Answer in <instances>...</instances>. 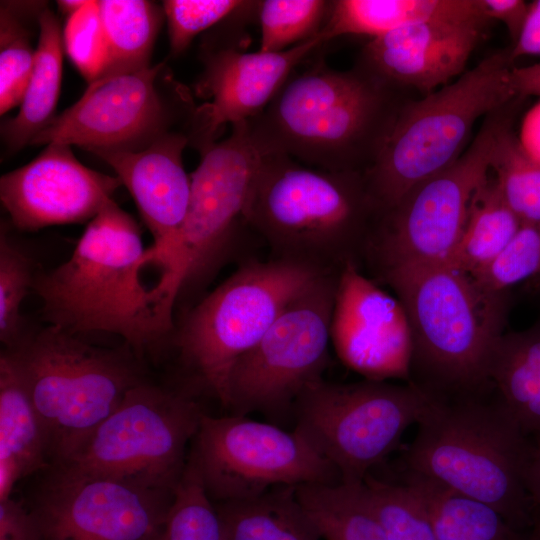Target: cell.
Masks as SVG:
<instances>
[{
    "instance_id": "obj_16",
    "label": "cell",
    "mask_w": 540,
    "mask_h": 540,
    "mask_svg": "<svg viewBox=\"0 0 540 540\" xmlns=\"http://www.w3.org/2000/svg\"><path fill=\"white\" fill-rule=\"evenodd\" d=\"M173 493L52 467L30 509L41 540H152Z\"/></svg>"
},
{
    "instance_id": "obj_44",
    "label": "cell",
    "mask_w": 540,
    "mask_h": 540,
    "mask_svg": "<svg viewBox=\"0 0 540 540\" xmlns=\"http://www.w3.org/2000/svg\"><path fill=\"white\" fill-rule=\"evenodd\" d=\"M511 81L518 96L540 97V62L526 67H513Z\"/></svg>"
},
{
    "instance_id": "obj_1",
    "label": "cell",
    "mask_w": 540,
    "mask_h": 540,
    "mask_svg": "<svg viewBox=\"0 0 540 540\" xmlns=\"http://www.w3.org/2000/svg\"><path fill=\"white\" fill-rule=\"evenodd\" d=\"M431 399V398H430ZM403 454V470L495 508L529 532L535 510L528 492L533 438L492 387L431 399Z\"/></svg>"
},
{
    "instance_id": "obj_46",
    "label": "cell",
    "mask_w": 540,
    "mask_h": 540,
    "mask_svg": "<svg viewBox=\"0 0 540 540\" xmlns=\"http://www.w3.org/2000/svg\"><path fill=\"white\" fill-rule=\"evenodd\" d=\"M87 2L83 0H62L58 1L57 4L61 12L66 14L68 18L85 6Z\"/></svg>"
},
{
    "instance_id": "obj_34",
    "label": "cell",
    "mask_w": 540,
    "mask_h": 540,
    "mask_svg": "<svg viewBox=\"0 0 540 540\" xmlns=\"http://www.w3.org/2000/svg\"><path fill=\"white\" fill-rule=\"evenodd\" d=\"M0 13V112L21 104L31 78L36 50L23 21L26 3L1 2Z\"/></svg>"
},
{
    "instance_id": "obj_19",
    "label": "cell",
    "mask_w": 540,
    "mask_h": 540,
    "mask_svg": "<svg viewBox=\"0 0 540 540\" xmlns=\"http://www.w3.org/2000/svg\"><path fill=\"white\" fill-rule=\"evenodd\" d=\"M83 165L71 146L49 143L31 162L1 176L0 199L13 225L36 231L92 220L121 186Z\"/></svg>"
},
{
    "instance_id": "obj_36",
    "label": "cell",
    "mask_w": 540,
    "mask_h": 540,
    "mask_svg": "<svg viewBox=\"0 0 540 540\" xmlns=\"http://www.w3.org/2000/svg\"><path fill=\"white\" fill-rule=\"evenodd\" d=\"M540 275V221L522 223L502 251L472 275L485 289L507 293L511 287Z\"/></svg>"
},
{
    "instance_id": "obj_48",
    "label": "cell",
    "mask_w": 540,
    "mask_h": 540,
    "mask_svg": "<svg viewBox=\"0 0 540 540\" xmlns=\"http://www.w3.org/2000/svg\"><path fill=\"white\" fill-rule=\"evenodd\" d=\"M152 540H163V531L156 535Z\"/></svg>"
},
{
    "instance_id": "obj_24",
    "label": "cell",
    "mask_w": 540,
    "mask_h": 540,
    "mask_svg": "<svg viewBox=\"0 0 540 540\" xmlns=\"http://www.w3.org/2000/svg\"><path fill=\"white\" fill-rule=\"evenodd\" d=\"M493 391L530 436L540 433V321L504 332L487 374Z\"/></svg>"
},
{
    "instance_id": "obj_41",
    "label": "cell",
    "mask_w": 540,
    "mask_h": 540,
    "mask_svg": "<svg viewBox=\"0 0 540 540\" xmlns=\"http://www.w3.org/2000/svg\"><path fill=\"white\" fill-rule=\"evenodd\" d=\"M484 15L501 21L516 42L528 13L529 4L523 0H479Z\"/></svg>"
},
{
    "instance_id": "obj_18",
    "label": "cell",
    "mask_w": 540,
    "mask_h": 540,
    "mask_svg": "<svg viewBox=\"0 0 540 540\" xmlns=\"http://www.w3.org/2000/svg\"><path fill=\"white\" fill-rule=\"evenodd\" d=\"M330 334L340 360L365 379H409L413 337L406 311L358 264L339 272Z\"/></svg>"
},
{
    "instance_id": "obj_5",
    "label": "cell",
    "mask_w": 540,
    "mask_h": 540,
    "mask_svg": "<svg viewBox=\"0 0 540 540\" xmlns=\"http://www.w3.org/2000/svg\"><path fill=\"white\" fill-rule=\"evenodd\" d=\"M146 250L135 220L111 200L69 259L34 278L45 320L74 335L113 333L135 349L161 338L151 289L141 280Z\"/></svg>"
},
{
    "instance_id": "obj_2",
    "label": "cell",
    "mask_w": 540,
    "mask_h": 540,
    "mask_svg": "<svg viewBox=\"0 0 540 540\" xmlns=\"http://www.w3.org/2000/svg\"><path fill=\"white\" fill-rule=\"evenodd\" d=\"M395 113L384 82L363 68L338 71L319 59L294 70L248 125L260 152L318 169L363 173Z\"/></svg>"
},
{
    "instance_id": "obj_20",
    "label": "cell",
    "mask_w": 540,
    "mask_h": 540,
    "mask_svg": "<svg viewBox=\"0 0 540 540\" xmlns=\"http://www.w3.org/2000/svg\"><path fill=\"white\" fill-rule=\"evenodd\" d=\"M487 21L431 20L393 30L365 45L361 68L389 87L427 95L464 71Z\"/></svg>"
},
{
    "instance_id": "obj_29",
    "label": "cell",
    "mask_w": 540,
    "mask_h": 540,
    "mask_svg": "<svg viewBox=\"0 0 540 540\" xmlns=\"http://www.w3.org/2000/svg\"><path fill=\"white\" fill-rule=\"evenodd\" d=\"M521 224L490 172L473 196L461 237L448 263L475 275L502 251Z\"/></svg>"
},
{
    "instance_id": "obj_38",
    "label": "cell",
    "mask_w": 540,
    "mask_h": 540,
    "mask_svg": "<svg viewBox=\"0 0 540 540\" xmlns=\"http://www.w3.org/2000/svg\"><path fill=\"white\" fill-rule=\"evenodd\" d=\"M63 45L71 61L89 83L101 75L106 62V41L98 1H88L67 18Z\"/></svg>"
},
{
    "instance_id": "obj_7",
    "label": "cell",
    "mask_w": 540,
    "mask_h": 540,
    "mask_svg": "<svg viewBox=\"0 0 540 540\" xmlns=\"http://www.w3.org/2000/svg\"><path fill=\"white\" fill-rule=\"evenodd\" d=\"M201 152L190 174L191 193L184 222L171 243L149 264L160 277L151 287L158 318L172 323L175 303L203 289L231 258L242 234L251 229L246 207L260 152L248 121Z\"/></svg>"
},
{
    "instance_id": "obj_43",
    "label": "cell",
    "mask_w": 540,
    "mask_h": 540,
    "mask_svg": "<svg viewBox=\"0 0 540 540\" xmlns=\"http://www.w3.org/2000/svg\"><path fill=\"white\" fill-rule=\"evenodd\" d=\"M518 138L524 150L540 163V101L524 117Z\"/></svg>"
},
{
    "instance_id": "obj_21",
    "label": "cell",
    "mask_w": 540,
    "mask_h": 540,
    "mask_svg": "<svg viewBox=\"0 0 540 540\" xmlns=\"http://www.w3.org/2000/svg\"><path fill=\"white\" fill-rule=\"evenodd\" d=\"M188 144L185 132L172 131L138 151L92 152L113 168L153 237L146 265L171 243L186 217L191 177L182 154Z\"/></svg>"
},
{
    "instance_id": "obj_17",
    "label": "cell",
    "mask_w": 540,
    "mask_h": 540,
    "mask_svg": "<svg viewBox=\"0 0 540 540\" xmlns=\"http://www.w3.org/2000/svg\"><path fill=\"white\" fill-rule=\"evenodd\" d=\"M247 38L240 31L222 44L203 47L195 94L205 102L196 107L187 130L189 144L200 153L217 141L227 124L261 113L295 68L326 43L319 32L281 52H250Z\"/></svg>"
},
{
    "instance_id": "obj_3",
    "label": "cell",
    "mask_w": 540,
    "mask_h": 540,
    "mask_svg": "<svg viewBox=\"0 0 540 540\" xmlns=\"http://www.w3.org/2000/svg\"><path fill=\"white\" fill-rule=\"evenodd\" d=\"M245 216L274 258L338 273L363 259L381 213L363 173L318 169L260 152Z\"/></svg>"
},
{
    "instance_id": "obj_30",
    "label": "cell",
    "mask_w": 540,
    "mask_h": 540,
    "mask_svg": "<svg viewBox=\"0 0 540 540\" xmlns=\"http://www.w3.org/2000/svg\"><path fill=\"white\" fill-rule=\"evenodd\" d=\"M362 483L297 487L298 499L322 539L386 540L383 529L364 497Z\"/></svg>"
},
{
    "instance_id": "obj_13",
    "label": "cell",
    "mask_w": 540,
    "mask_h": 540,
    "mask_svg": "<svg viewBox=\"0 0 540 540\" xmlns=\"http://www.w3.org/2000/svg\"><path fill=\"white\" fill-rule=\"evenodd\" d=\"M338 273L321 276L293 299L263 337L233 366L226 408L278 417L323 379L329 361Z\"/></svg>"
},
{
    "instance_id": "obj_37",
    "label": "cell",
    "mask_w": 540,
    "mask_h": 540,
    "mask_svg": "<svg viewBox=\"0 0 540 540\" xmlns=\"http://www.w3.org/2000/svg\"><path fill=\"white\" fill-rule=\"evenodd\" d=\"M30 262L8 238L4 228L0 234V340L7 349L18 345L21 336V304L33 286Z\"/></svg>"
},
{
    "instance_id": "obj_25",
    "label": "cell",
    "mask_w": 540,
    "mask_h": 540,
    "mask_svg": "<svg viewBox=\"0 0 540 540\" xmlns=\"http://www.w3.org/2000/svg\"><path fill=\"white\" fill-rule=\"evenodd\" d=\"M401 478L425 506L435 540H527L529 532L486 503L415 473Z\"/></svg>"
},
{
    "instance_id": "obj_42",
    "label": "cell",
    "mask_w": 540,
    "mask_h": 540,
    "mask_svg": "<svg viewBox=\"0 0 540 540\" xmlns=\"http://www.w3.org/2000/svg\"><path fill=\"white\" fill-rule=\"evenodd\" d=\"M522 56H540V0L529 4L519 37L510 50L512 61Z\"/></svg>"
},
{
    "instance_id": "obj_6",
    "label": "cell",
    "mask_w": 540,
    "mask_h": 540,
    "mask_svg": "<svg viewBox=\"0 0 540 540\" xmlns=\"http://www.w3.org/2000/svg\"><path fill=\"white\" fill-rule=\"evenodd\" d=\"M511 62L510 51L494 53L452 84L396 110L374 160L363 172L381 215L453 163L481 116L519 97L511 81Z\"/></svg>"
},
{
    "instance_id": "obj_15",
    "label": "cell",
    "mask_w": 540,
    "mask_h": 540,
    "mask_svg": "<svg viewBox=\"0 0 540 540\" xmlns=\"http://www.w3.org/2000/svg\"><path fill=\"white\" fill-rule=\"evenodd\" d=\"M188 456L216 503L253 498L279 486L341 483L336 468L296 431L247 415L203 414Z\"/></svg>"
},
{
    "instance_id": "obj_35",
    "label": "cell",
    "mask_w": 540,
    "mask_h": 540,
    "mask_svg": "<svg viewBox=\"0 0 540 540\" xmlns=\"http://www.w3.org/2000/svg\"><path fill=\"white\" fill-rule=\"evenodd\" d=\"M163 540H222L215 504L189 456L173 492Z\"/></svg>"
},
{
    "instance_id": "obj_11",
    "label": "cell",
    "mask_w": 540,
    "mask_h": 540,
    "mask_svg": "<svg viewBox=\"0 0 540 540\" xmlns=\"http://www.w3.org/2000/svg\"><path fill=\"white\" fill-rule=\"evenodd\" d=\"M203 414L187 394L140 382L69 459L52 467L173 493Z\"/></svg>"
},
{
    "instance_id": "obj_32",
    "label": "cell",
    "mask_w": 540,
    "mask_h": 540,
    "mask_svg": "<svg viewBox=\"0 0 540 540\" xmlns=\"http://www.w3.org/2000/svg\"><path fill=\"white\" fill-rule=\"evenodd\" d=\"M331 1L263 0L257 1L261 52H281L319 34Z\"/></svg>"
},
{
    "instance_id": "obj_8",
    "label": "cell",
    "mask_w": 540,
    "mask_h": 540,
    "mask_svg": "<svg viewBox=\"0 0 540 540\" xmlns=\"http://www.w3.org/2000/svg\"><path fill=\"white\" fill-rule=\"evenodd\" d=\"M6 351L41 421L52 465L69 459L142 382L126 358L53 325Z\"/></svg>"
},
{
    "instance_id": "obj_27",
    "label": "cell",
    "mask_w": 540,
    "mask_h": 540,
    "mask_svg": "<svg viewBox=\"0 0 540 540\" xmlns=\"http://www.w3.org/2000/svg\"><path fill=\"white\" fill-rule=\"evenodd\" d=\"M38 26L34 68L19 112L1 125L2 140L10 152L30 144L51 121L60 94L64 45L59 21L45 8Z\"/></svg>"
},
{
    "instance_id": "obj_14",
    "label": "cell",
    "mask_w": 540,
    "mask_h": 540,
    "mask_svg": "<svg viewBox=\"0 0 540 540\" xmlns=\"http://www.w3.org/2000/svg\"><path fill=\"white\" fill-rule=\"evenodd\" d=\"M196 106L164 63L96 79L81 98L51 121L31 145L61 143L90 152L138 151L162 135L189 128Z\"/></svg>"
},
{
    "instance_id": "obj_26",
    "label": "cell",
    "mask_w": 540,
    "mask_h": 540,
    "mask_svg": "<svg viewBox=\"0 0 540 540\" xmlns=\"http://www.w3.org/2000/svg\"><path fill=\"white\" fill-rule=\"evenodd\" d=\"M222 540H321L297 496L279 486L259 496L215 504Z\"/></svg>"
},
{
    "instance_id": "obj_4",
    "label": "cell",
    "mask_w": 540,
    "mask_h": 540,
    "mask_svg": "<svg viewBox=\"0 0 540 540\" xmlns=\"http://www.w3.org/2000/svg\"><path fill=\"white\" fill-rule=\"evenodd\" d=\"M377 279L393 289L410 322L409 383L431 399L489 385V363L505 332L506 293L485 289L448 262L400 267Z\"/></svg>"
},
{
    "instance_id": "obj_49",
    "label": "cell",
    "mask_w": 540,
    "mask_h": 540,
    "mask_svg": "<svg viewBox=\"0 0 540 540\" xmlns=\"http://www.w3.org/2000/svg\"><path fill=\"white\" fill-rule=\"evenodd\" d=\"M33 540H41V537H40V538L33 539Z\"/></svg>"
},
{
    "instance_id": "obj_40",
    "label": "cell",
    "mask_w": 540,
    "mask_h": 540,
    "mask_svg": "<svg viewBox=\"0 0 540 540\" xmlns=\"http://www.w3.org/2000/svg\"><path fill=\"white\" fill-rule=\"evenodd\" d=\"M39 537V528L30 509L11 497L0 501V540H33Z\"/></svg>"
},
{
    "instance_id": "obj_47",
    "label": "cell",
    "mask_w": 540,
    "mask_h": 540,
    "mask_svg": "<svg viewBox=\"0 0 540 540\" xmlns=\"http://www.w3.org/2000/svg\"><path fill=\"white\" fill-rule=\"evenodd\" d=\"M527 540H540V521L536 520L532 529L529 531Z\"/></svg>"
},
{
    "instance_id": "obj_9",
    "label": "cell",
    "mask_w": 540,
    "mask_h": 540,
    "mask_svg": "<svg viewBox=\"0 0 540 540\" xmlns=\"http://www.w3.org/2000/svg\"><path fill=\"white\" fill-rule=\"evenodd\" d=\"M330 273L274 257L244 262L184 316L176 334L182 360L225 407L236 362L293 299Z\"/></svg>"
},
{
    "instance_id": "obj_31",
    "label": "cell",
    "mask_w": 540,
    "mask_h": 540,
    "mask_svg": "<svg viewBox=\"0 0 540 540\" xmlns=\"http://www.w3.org/2000/svg\"><path fill=\"white\" fill-rule=\"evenodd\" d=\"M499 191L522 223L540 221V163L522 147L510 121L498 133L490 162Z\"/></svg>"
},
{
    "instance_id": "obj_10",
    "label": "cell",
    "mask_w": 540,
    "mask_h": 540,
    "mask_svg": "<svg viewBox=\"0 0 540 540\" xmlns=\"http://www.w3.org/2000/svg\"><path fill=\"white\" fill-rule=\"evenodd\" d=\"M431 399L411 383L320 379L296 400V431L338 471L341 483L361 484L417 424Z\"/></svg>"
},
{
    "instance_id": "obj_45",
    "label": "cell",
    "mask_w": 540,
    "mask_h": 540,
    "mask_svg": "<svg viewBox=\"0 0 540 540\" xmlns=\"http://www.w3.org/2000/svg\"><path fill=\"white\" fill-rule=\"evenodd\" d=\"M532 438L533 450L528 471V492L535 510L536 520L540 521V433Z\"/></svg>"
},
{
    "instance_id": "obj_22",
    "label": "cell",
    "mask_w": 540,
    "mask_h": 540,
    "mask_svg": "<svg viewBox=\"0 0 540 540\" xmlns=\"http://www.w3.org/2000/svg\"><path fill=\"white\" fill-rule=\"evenodd\" d=\"M44 429L7 351L0 357V501L15 484L49 465Z\"/></svg>"
},
{
    "instance_id": "obj_23",
    "label": "cell",
    "mask_w": 540,
    "mask_h": 540,
    "mask_svg": "<svg viewBox=\"0 0 540 540\" xmlns=\"http://www.w3.org/2000/svg\"><path fill=\"white\" fill-rule=\"evenodd\" d=\"M469 19H488L479 0H337L320 33L326 42L345 35L373 39L420 22Z\"/></svg>"
},
{
    "instance_id": "obj_39",
    "label": "cell",
    "mask_w": 540,
    "mask_h": 540,
    "mask_svg": "<svg viewBox=\"0 0 540 540\" xmlns=\"http://www.w3.org/2000/svg\"><path fill=\"white\" fill-rule=\"evenodd\" d=\"M245 3L239 0L163 1L171 53L184 52L199 33L232 16Z\"/></svg>"
},
{
    "instance_id": "obj_33",
    "label": "cell",
    "mask_w": 540,
    "mask_h": 540,
    "mask_svg": "<svg viewBox=\"0 0 540 540\" xmlns=\"http://www.w3.org/2000/svg\"><path fill=\"white\" fill-rule=\"evenodd\" d=\"M361 486L386 540H435L425 506L406 484L370 474Z\"/></svg>"
},
{
    "instance_id": "obj_28",
    "label": "cell",
    "mask_w": 540,
    "mask_h": 540,
    "mask_svg": "<svg viewBox=\"0 0 540 540\" xmlns=\"http://www.w3.org/2000/svg\"><path fill=\"white\" fill-rule=\"evenodd\" d=\"M106 41L103 78L150 67V58L164 12L144 0L98 1Z\"/></svg>"
},
{
    "instance_id": "obj_12",
    "label": "cell",
    "mask_w": 540,
    "mask_h": 540,
    "mask_svg": "<svg viewBox=\"0 0 540 540\" xmlns=\"http://www.w3.org/2000/svg\"><path fill=\"white\" fill-rule=\"evenodd\" d=\"M503 109L488 116L471 146L453 163L380 216L363 257L377 276L400 267L449 261L473 196L490 173L498 133L509 122Z\"/></svg>"
}]
</instances>
